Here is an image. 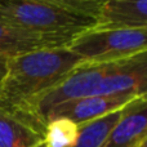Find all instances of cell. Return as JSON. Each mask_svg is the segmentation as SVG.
Wrapping results in <instances>:
<instances>
[{
	"mask_svg": "<svg viewBox=\"0 0 147 147\" xmlns=\"http://www.w3.org/2000/svg\"><path fill=\"white\" fill-rule=\"evenodd\" d=\"M81 63L67 47L8 58L7 74L0 83V110L45 128L47 121L36 112L38 101Z\"/></svg>",
	"mask_w": 147,
	"mask_h": 147,
	"instance_id": "cell-1",
	"label": "cell"
},
{
	"mask_svg": "<svg viewBox=\"0 0 147 147\" xmlns=\"http://www.w3.org/2000/svg\"><path fill=\"white\" fill-rule=\"evenodd\" d=\"M98 0H0V23L72 41L96 27Z\"/></svg>",
	"mask_w": 147,
	"mask_h": 147,
	"instance_id": "cell-2",
	"label": "cell"
},
{
	"mask_svg": "<svg viewBox=\"0 0 147 147\" xmlns=\"http://www.w3.org/2000/svg\"><path fill=\"white\" fill-rule=\"evenodd\" d=\"M146 47L147 28H92L74 39L67 48L84 63H114L143 53Z\"/></svg>",
	"mask_w": 147,
	"mask_h": 147,
	"instance_id": "cell-3",
	"label": "cell"
},
{
	"mask_svg": "<svg viewBox=\"0 0 147 147\" xmlns=\"http://www.w3.org/2000/svg\"><path fill=\"white\" fill-rule=\"evenodd\" d=\"M112 63H81L74 69L58 85L45 93L36 103V112L47 121V115L56 106L69 101L96 96L101 81Z\"/></svg>",
	"mask_w": 147,
	"mask_h": 147,
	"instance_id": "cell-4",
	"label": "cell"
},
{
	"mask_svg": "<svg viewBox=\"0 0 147 147\" xmlns=\"http://www.w3.org/2000/svg\"><path fill=\"white\" fill-rule=\"evenodd\" d=\"M147 54L140 53L128 59L114 62L101 81L96 96H146Z\"/></svg>",
	"mask_w": 147,
	"mask_h": 147,
	"instance_id": "cell-5",
	"label": "cell"
},
{
	"mask_svg": "<svg viewBox=\"0 0 147 147\" xmlns=\"http://www.w3.org/2000/svg\"><path fill=\"white\" fill-rule=\"evenodd\" d=\"M134 96H90L69 101L56 106L47 115V121L52 119L71 120L76 125H83L89 121L97 120L115 111L123 110Z\"/></svg>",
	"mask_w": 147,
	"mask_h": 147,
	"instance_id": "cell-6",
	"label": "cell"
},
{
	"mask_svg": "<svg viewBox=\"0 0 147 147\" xmlns=\"http://www.w3.org/2000/svg\"><path fill=\"white\" fill-rule=\"evenodd\" d=\"M147 97L138 96L121 110L117 123L101 147H146Z\"/></svg>",
	"mask_w": 147,
	"mask_h": 147,
	"instance_id": "cell-7",
	"label": "cell"
},
{
	"mask_svg": "<svg viewBox=\"0 0 147 147\" xmlns=\"http://www.w3.org/2000/svg\"><path fill=\"white\" fill-rule=\"evenodd\" d=\"M94 28L99 30L147 28V1L146 0L102 1Z\"/></svg>",
	"mask_w": 147,
	"mask_h": 147,
	"instance_id": "cell-8",
	"label": "cell"
},
{
	"mask_svg": "<svg viewBox=\"0 0 147 147\" xmlns=\"http://www.w3.org/2000/svg\"><path fill=\"white\" fill-rule=\"evenodd\" d=\"M71 41L53 35H41L32 31L0 23V56L7 58L30 53L39 49L69 47Z\"/></svg>",
	"mask_w": 147,
	"mask_h": 147,
	"instance_id": "cell-9",
	"label": "cell"
},
{
	"mask_svg": "<svg viewBox=\"0 0 147 147\" xmlns=\"http://www.w3.org/2000/svg\"><path fill=\"white\" fill-rule=\"evenodd\" d=\"M45 128L0 110V147H41Z\"/></svg>",
	"mask_w": 147,
	"mask_h": 147,
	"instance_id": "cell-10",
	"label": "cell"
},
{
	"mask_svg": "<svg viewBox=\"0 0 147 147\" xmlns=\"http://www.w3.org/2000/svg\"><path fill=\"white\" fill-rule=\"evenodd\" d=\"M120 115L121 110L111 112L106 116L89 121L86 124L79 125L78 140L72 147H101L109 136L110 130L120 119Z\"/></svg>",
	"mask_w": 147,
	"mask_h": 147,
	"instance_id": "cell-11",
	"label": "cell"
},
{
	"mask_svg": "<svg viewBox=\"0 0 147 147\" xmlns=\"http://www.w3.org/2000/svg\"><path fill=\"white\" fill-rule=\"evenodd\" d=\"M79 136V125L71 120L58 117L47 121L41 147H72Z\"/></svg>",
	"mask_w": 147,
	"mask_h": 147,
	"instance_id": "cell-12",
	"label": "cell"
}]
</instances>
